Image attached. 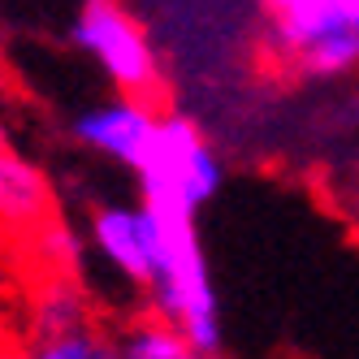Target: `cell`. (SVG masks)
I'll list each match as a JSON object with an SVG mask.
<instances>
[{
    "mask_svg": "<svg viewBox=\"0 0 359 359\" xmlns=\"http://www.w3.org/2000/svg\"><path fill=\"white\" fill-rule=\"evenodd\" d=\"M165 225V247H161V269L151 277V312L173 320L203 355L225 351V320H221V299L208 273V255L195 234V212L187 208H151Z\"/></svg>",
    "mask_w": 359,
    "mask_h": 359,
    "instance_id": "cell-1",
    "label": "cell"
},
{
    "mask_svg": "<svg viewBox=\"0 0 359 359\" xmlns=\"http://www.w3.org/2000/svg\"><path fill=\"white\" fill-rule=\"evenodd\" d=\"M139 199L147 208H187L199 212L208 199H217L225 182L221 151L208 143V135L182 113H165L156 143L147 161L139 165Z\"/></svg>",
    "mask_w": 359,
    "mask_h": 359,
    "instance_id": "cell-2",
    "label": "cell"
},
{
    "mask_svg": "<svg viewBox=\"0 0 359 359\" xmlns=\"http://www.w3.org/2000/svg\"><path fill=\"white\" fill-rule=\"evenodd\" d=\"M269 43L307 79H342L359 65V27L338 0H277L269 9Z\"/></svg>",
    "mask_w": 359,
    "mask_h": 359,
    "instance_id": "cell-3",
    "label": "cell"
},
{
    "mask_svg": "<svg viewBox=\"0 0 359 359\" xmlns=\"http://www.w3.org/2000/svg\"><path fill=\"white\" fill-rule=\"evenodd\" d=\"M69 39L117 91L151 95L161 83V61L139 18L121 0H83L69 22Z\"/></svg>",
    "mask_w": 359,
    "mask_h": 359,
    "instance_id": "cell-4",
    "label": "cell"
},
{
    "mask_svg": "<svg viewBox=\"0 0 359 359\" xmlns=\"http://www.w3.org/2000/svg\"><path fill=\"white\" fill-rule=\"evenodd\" d=\"M87 247L104 260L117 277L130 286H151L161 269V247H165V225L147 203H95L87 217Z\"/></svg>",
    "mask_w": 359,
    "mask_h": 359,
    "instance_id": "cell-5",
    "label": "cell"
},
{
    "mask_svg": "<svg viewBox=\"0 0 359 359\" xmlns=\"http://www.w3.org/2000/svg\"><path fill=\"white\" fill-rule=\"evenodd\" d=\"M161 117L151 109L147 95H135V91H117L100 104H87L79 117L69 121V135L79 147L95 151L121 169L139 173V165L147 161L151 143H156V130H161Z\"/></svg>",
    "mask_w": 359,
    "mask_h": 359,
    "instance_id": "cell-6",
    "label": "cell"
},
{
    "mask_svg": "<svg viewBox=\"0 0 359 359\" xmlns=\"http://www.w3.org/2000/svg\"><path fill=\"white\" fill-rule=\"evenodd\" d=\"M48 217H53V182H48V173L31 156L5 147L0 151V229L31 238Z\"/></svg>",
    "mask_w": 359,
    "mask_h": 359,
    "instance_id": "cell-7",
    "label": "cell"
},
{
    "mask_svg": "<svg viewBox=\"0 0 359 359\" xmlns=\"http://www.w3.org/2000/svg\"><path fill=\"white\" fill-rule=\"evenodd\" d=\"M113 342H117V359H212L161 312L130 320Z\"/></svg>",
    "mask_w": 359,
    "mask_h": 359,
    "instance_id": "cell-8",
    "label": "cell"
},
{
    "mask_svg": "<svg viewBox=\"0 0 359 359\" xmlns=\"http://www.w3.org/2000/svg\"><path fill=\"white\" fill-rule=\"evenodd\" d=\"M91 320V299L74 281V273H53L31 299V333H57Z\"/></svg>",
    "mask_w": 359,
    "mask_h": 359,
    "instance_id": "cell-9",
    "label": "cell"
},
{
    "mask_svg": "<svg viewBox=\"0 0 359 359\" xmlns=\"http://www.w3.org/2000/svg\"><path fill=\"white\" fill-rule=\"evenodd\" d=\"M27 359H117V342L109 329H100L95 320L69 325L57 333H31Z\"/></svg>",
    "mask_w": 359,
    "mask_h": 359,
    "instance_id": "cell-10",
    "label": "cell"
},
{
    "mask_svg": "<svg viewBox=\"0 0 359 359\" xmlns=\"http://www.w3.org/2000/svg\"><path fill=\"white\" fill-rule=\"evenodd\" d=\"M31 243H35V255H39V264L48 273H74V269L83 264V238L74 234L69 221L48 217L31 234Z\"/></svg>",
    "mask_w": 359,
    "mask_h": 359,
    "instance_id": "cell-11",
    "label": "cell"
},
{
    "mask_svg": "<svg viewBox=\"0 0 359 359\" xmlns=\"http://www.w3.org/2000/svg\"><path fill=\"white\" fill-rule=\"evenodd\" d=\"M338 9H342L351 22H355V27H359V0H338Z\"/></svg>",
    "mask_w": 359,
    "mask_h": 359,
    "instance_id": "cell-12",
    "label": "cell"
},
{
    "mask_svg": "<svg viewBox=\"0 0 359 359\" xmlns=\"http://www.w3.org/2000/svg\"><path fill=\"white\" fill-rule=\"evenodd\" d=\"M9 147V130H5V121H0V151Z\"/></svg>",
    "mask_w": 359,
    "mask_h": 359,
    "instance_id": "cell-13",
    "label": "cell"
},
{
    "mask_svg": "<svg viewBox=\"0 0 359 359\" xmlns=\"http://www.w3.org/2000/svg\"><path fill=\"white\" fill-rule=\"evenodd\" d=\"M0 359H27L22 351H0Z\"/></svg>",
    "mask_w": 359,
    "mask_h": 359,
    "instance_id": "cell-14",
    "label": "cell"
},
{
    "mask_svg": "<svg viewBox=\"0 0 359 359\" xmlns=\"http://www.w3.org/2000/svg\"><path fill=\"white\" fill-rule=\"evenodd\" d=\"M255 5H260V9H273V5H277V0H255Z\"/></svg>",
    "mask_w": 359,
    "mask_h": 359,
    "instance_id": "cell-15",
    "label": "cell"
}]
</instances>
